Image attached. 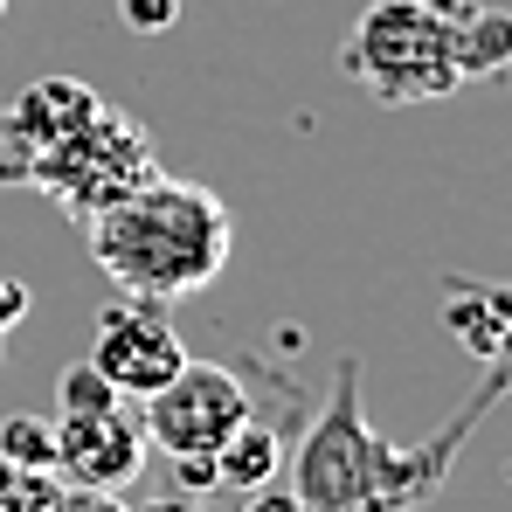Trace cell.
<instances>
[{"label": "cell", "mask_w": 512, "mask_h": 512, "mask_svg": "<svg viewBox=\"0 0 512 512\" xmlns=\"http://www.w3.org/2000/svg\"><path fill=\"white\" fill-rule=\"evenodd\" d=\"M360 353L333 360L326 402L312 409V423L298 429L291 457H284V485L305 499V512H416L443 492L457 450L471 443L478 416L457 409L443 429H429L423 443H388L381 429L367 423L360 402Z\"/></svg>", "instance_id": "6da1fadb"}, {"label": "cell", "mask_w": 512, "mask_h": 512, "mask_svg": "<svg viewBox=\"0 0 512 512\" xmlns=\"http://www.w3.org/2000/svg\"><path fill=\"white\" fill-rule=\"evenodd\" d=\"M84 243L90 263L118 284V298L180 305L222 277V263L236 250V215L215 187L153 173L146 187H132L125 201L90 215Z\"/></svg>", "instance_id": "7a4b0ae2"}, {"label": "cell", "mask_w": 512, "mask_h": 512, "mask_svg": "<svg viewBox=\"0 0 512 512\" xmlns=\"http://www.w3.org/2000/svg\"><path fill=\"white\" fill-rule=\"evenodd\" d=\"M340 70L374 104H436L457 90L436 0H367L340 42Z\"/></svg>", "instance_id": "3957f363"}, {"label": "cell", "mask_w": 512, "mask_h": 512, "mask_svg": "<svg viewBox=\"0 0 512 512\" xmlns=\"http://www.w3.org/2000/svg\"><path fill=\"white\" fill-rule=\"evenodd\" d=\"M250 416V381L222 360H194L173 374L167 388L146 395L139 429H146V450H160L187 492H215V450L229 443V429Z\"/></svg>", "instance_id": "277c9868"}, {"label": "cell", "mask_w": 512, "mask_h": 512, "mask_svg": "<svg viewBox=\"0 0 512 512\" xmlns=\"http://www.w3.org/2000/svg\"><path fill=\"white\" fill-rule=\"evenodd\" d=\"M153 173H160V167H153V139H146V125L125 118L118 104H104L84 132H70L63 146H49V153L35 160V187H42V194L84 229L90 215H104V208L125 201L132 187H146Z\"/></svg>", "instance_id": "5b68a950"}, {"label": "cell", "mask_w": 512, "mask_h": 512, "mask_svg": "<svg viewBox=\"0 0 512 512\" xmlns=\"http://www.w3.org/2000/svg\"><path fill=\"white\" fill-rule=\"evenodd\" d=\"M90 367L125 395V402H146L153 388H167L173 374L187 367V340L173 333L167 305H146V298H118L97 312L90 326Z\"/></svg>", "instance_id": "8992f818"}, {"label": "cell", "mask_w": 512, "mask_h": 512, "mask_svg": "<svg viewBox=\"0 0 512 512\" xmlns=\"http://www.w3.org/2000/svg\"><path fill=\"white\" fill-rule=\"evenodd\" d=\"M250 416L229 429V443L215 450V485L222 492H256V485H270V478H284V457H291V443H298V381H291V367H277V360H256L250 374Z\"/></svg>", "instance_id": "52a82bcc"}, {"label": "cell", "mask_w": 512, "mask_h": 512, "mask_svg": "<svg viewBox=\"0 0 512 512\" xmlns=\"http://www.w3.org/2000/svg\"><path fill=\"white\" fill-rule=\"evenodd\" d=\"M146 471V429L139 416L97 409V416H56V478L84 485V492H125Z\"/></svg>", "instance_id": "ba28073f"}, {"label": "cell", "mask_w": 512, "mask_h": 512, "mask_svg": "<svg viewBox=\"0 0 512 512\" xmlns=\"http://www.w3.org/2000/svg\"><path fill=\"white\" fill-rule=\"evenodd\" d=\"M443 35H450V70L457 90L492 84L512 70V7H478V0H436Z\"/></svg>", "instance_id": "9c48e42d"}, {"label": "cell", "mask_w": 512, "mask_h": 512, "mask_svg": "<svg viewBox=\"0 0 512 512\" xmlns=\"http://www.w3.org/2000/svg\"><path fill=\"white\" fill-rule=\"evenodd\" d=\"M7 111L21 118L28 146H35V153H49V146H63L70 132H84L90 118L104 111V97H97L90 84H77V77H35V84L7 104Z\"/></svg>", "instance_id": "30bf717a"}, {"label": "cell", "mask_w": 512, "mask_h": 512, "mask_svg": "<svg viewBox=\"0 0 512 512\" xmlns=\"http://www.w3.org/2000/svg\"><path fill=\"white\" fill-rule=\"evenodd\" d=\"M443 333L464 346L478 367H485V353L499 340V319H506V284H492V277H464V270H450L443 277Z\"/></svg>", "instance_id": "8fae6325"}, {"label": "cell", "mask_w": 512, "mask_h": 512, "mask_svg": "<svg viewBox=\"0 0 512 512\" xmlns=\"http://www.w3.org/2000/svg\"><path fill=\"white\" fill-rule=\"evenodd\" d=\"M0 457L21 471H56V416H14L0 423Z\"/></svg>", "instance_id": "7c38bea8"}, {"label": "cell", "mask_w": 512, "mask_h": 512, "mask_svg": "<svg viewBox=\"0 0 512 512\" xmlns=\"http://www.w3.org/2000/svg\"><path fill=\"white\" fill-rule=\"evenodd\" d=\"M125 395L90 367V360H70L63 374H56V416H97V409H118Z\"/></svg>", "instance_id": "4fadbf2b"}, {"label": "cell", "mask_w": 512, "mask_h": 512, "mask_svg": "<svg viewBox=\"0 0 512 512\" xmlns=\"http://www.w3.org/2000/svg\"><path fill=\"white\" fill-rule=\"evenodd\" d=\"M63 492L56 471H21L0 457V512H49V499Z\"/></svg>", "instance_id": "5bb4252c"}, {"label": "cell", "mask_w": 512, "mask_h": 512, "mask_svg": "<svg viewBox=\"0 0 512 512\" xmlns=\"http://www.w3.org/2000/svg\"><path fill=\"white\" fill-rule=\"evenodd\" d=\"M506 395H512V284H506V319H499V340H492V353H485V381L471 388V402L492 416Z\"/></svg>", "instance_id": "9a60e30c"}, {"label": "cell", "mask_w": 512, "mask_h": 512, "mask_svg": "<svg viewBox=\"0 0 512 512\" xmlns=\"http://www.w3.org/2000/svg\"><path fill=\"white\" fill-rule=\"evenodd\" d=\"M35 146H28V132H21V118L0 104V187H35Z\"/></svg>", "instance_id": "2e32d148"}, {"label": "cell", "mask_w": 512, "mask_h": 512, "mask_svg": "<svg viewBox=\"0 0 512 512\" xmlns=\"http://www.w3.org/2000/svg\"><path fill=\"white\" fill-rule=\"evenodd\" d=\"M118 21L132 35H167L173 21H180V0H118Z\"/></svg>", "instance_id": "e0dca14e"}, {"label": "cell", "mask_w": 512, "mask_h": 512, "mask_svg": "<svg viewBox=\"0 0 512 512\" xmlns=\"http://www.w3.org/2000/svg\"><path fill=\"white\" fill-rule=\"evenodd\" d=\"M49 512H132L118 492H84V485H63L56 499H49Z\"/></svg>", "instance_id": "ac0fdd59"}, {"label": "cell", "mask_w": 512, "mask_h": 512, "mask_svg": "<svg viewBox=\"0 0 512 512\" xmlns=\"http://www.w3.org/2000/svg\"><path fill=\"white\" fill-rule=\"evenodd\" d=\"M236 512H305V499L284 485V478H270V485H256V492H243V506Z\"/></svg>", "instance_id": "d6986e66"}, {"label": "cell", "mask_w": 512, "mask_h": 512, "mask_svg": "<svg viewBox=\"0 0 512 512\" xmlns=\"http://www.w3.org/2000/svg\"><path fill=\"white\" fill-rule=\"evenodd\" d=\"M28 305H35V298H28V284H21V277H0V340L28 319Z\"/></svg>", "instance_id": "ffe728a7"}, {"label": "cell", "mask_w": 512, "mask_h": 512, "mask_svg": "<svg viewBox=\"0 0 512 512\" xmlns=\"http://www.w3.org/2000/svg\"><path fill=\"white\" fill-rule=\"evenodd\" d=\"M132 512H222V506H208L201 492H160V499H146V506H132Z\"/></svg>", "instance_id": "44dd1931"}, {"label": "cell", "mask_w": 512, "mask_h": 512, "mask_svg": "<svg viewBox=\"0 0 512 512\" xmlns=\"http://www.w3.org/2000/svg\"><path fill=\"white\" fill-rule=\"evenodd\" d=\"M0 21H7V0H0Z\"/></svg>", "instance_id": "7402d4cb"}, {"label": "cell", "mask_w": 512, "mask_h": 512, "mask_svg": "<svg viewBox=\"0 0 512 512\" xmlns=\"http://www.w3.org/2000/svg\"><path fill=\"white\" fill-rule=\"evenodd\" d=\"M506 84H512V70H506Z\"/></svg>", "instance_id": "603a6c76"}]
</instances>
